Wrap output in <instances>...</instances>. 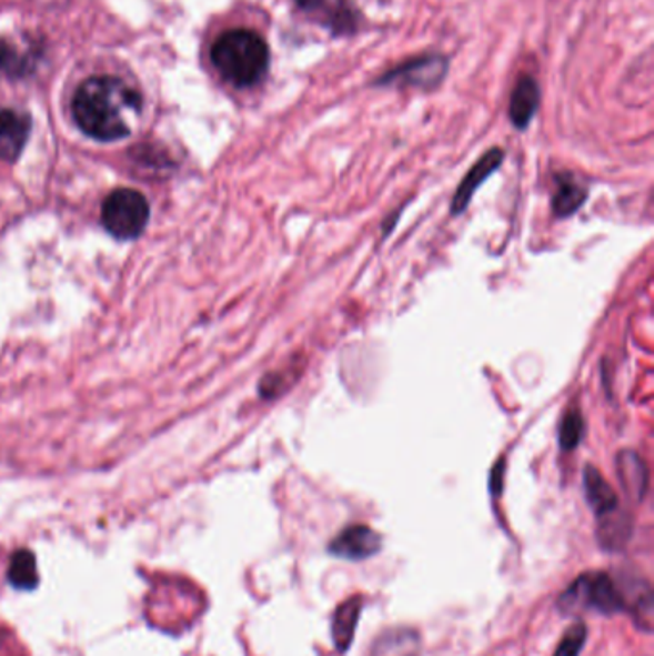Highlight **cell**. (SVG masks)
<instances>
[{
  "instance_id": "cell-1",
  "label": "cell",
  "mask_w": 654,
  "mask_h": 656,
  "mask_svg": "<svg viewBox=\"0 0 654 656\" xmlns=\"http://www.w3.org/2000/svg\"><path fill=\"white\" fill-rule=\"evenodd\" d=\"M141 107V94L123 79L100 75L79 87L71 110L83 133L97 141H120L131 133Z\"/></svg>"
},
{
  "instance_id": "cell-2",
  "label": "cell",
  "mask_w": 654,
  "mask_h": 656,
  "mask_svg": "<svg viewBox=\"0 0 654 656\" xmlns=\"http://www.w3.org/2000/svg\"><path fill=\"white\" fill-rule=\"evenodd\" d=\"M211 62L231 85L246 89L268 73L269 47L255 31L231 29L213 44Z\"/></svg>"
},
{
  "instance_id": "cell-3",
  "label": "cell",
  "mask_w": 654,
  "mask_h": 656,
  "mask_svg": "<svg viewBox=\"0 0 654 656\" xmlns=\"http://www.w3.org/2000/svg\"><path fill=\"white\" fill-rule=\"evenodd\" d=\"M561 607L569 613L595 610L601 614L622 613L626 608V593L603 572L577 578L569 592L561 595Z\"/></svg>"
},
{
  "instance_id": "cell-4",
  "label": "cell",
  "mask_w": 654,
  "mask_h": 656,
  "mask_svg": "<svg viewBox=\"0 0 654 656\" xmlns=\"http://www.w3.org/2000/svg\"><path fill=\"white\" fill-rule=\"evenodd\" d=\"M150 208L147 198L133 189H118L102 204V223L105 231L121 241L137 239L144 231Z\"/></svg>"
},
{
  "instance_id": "cell-5",
  "label": "cell",
  "mask_w": 654,
  "mask_h": 656,
  "mask_svg": "<svg viewBox=\"0 0 654 656\" xmlns=\"http://www.w3.org/2000/svg\"><path fill=\"white\" fill-rule=\"evenodd\" d=\"M447 71V60L440 54H424L398 65L395 70L384 73L380 85H409L419 89H434L442 83Z\"/></svg>"
},
{
  "instance_id": "cell-6",
  "label": "cell",
  "mask_w": 654,
  "mask_h": 656,
  "mask_svg": "<svg viewBox=\"0 0 654 656\" xmlns=\"http://www.w3.org/2000/svg\"><path fill=\"white\" fill-rule=\"evenodd\" d=\"M505 160V152L501 149L487 150L479 162L472 165L469 173L464 175L463 181L457 186V191L451 198V215H461L471 204L472 196L476 194L482 183H485L492 173L500 170L501 163Z\"/></svg>"
},
{
  "instance_id": "cell-7",
  "label": "cell",
  "mask_w": 654,
  "mask_h": 656,
  "mask_svg": "<svg viewBox=\"0 0 654 656\" xmlns=\"http://www.w3.org/2000/svg\"><path fill=\"white\" fill-rule=\"evenodd\" d=\"M382 547V537L369 526L355 524L350 528L342 529L331 545L334 557L348 558V561H363V558L373 557Z\"/></svg>"
},
{
  "instance_id": "cell-8",
  "label": "cell",
  "mask_w": 654,
  "mask_h": 656,
  "mask_svg": "<svg viewBox=\"0 0 654 656\" xmlns=\"http://www.w3.org/2000/svg\"><path fill=\"white\" fill-rule=\"evenodd\" d=\"M31 120L26 113L16 110L0 112V160L14 162L28 142Z\"/></svg>"
},
{
  "instance_id": "cell-9",
  "label": "cell",
  "mask_w": 654,
  "mask_h": 656,
  "mask_svg": "<svg viewBox=\"0 0 654 656\" xmlns=\"http://www.w3.org/2000/svg\"><path fill=\"white\" fill-rule=\"evenodd\" d=\"M542 102L540 85L532 75H522L514 85L511 102H509V118L519 131H524L534 120L535 112Z\"/></svg>"
},
{
  "instance_id": "cell-10",
  "label": "cell",
  "mask_w": 654,
  "mask_h": 656,
  "mask_svg": "<svg viewBox=\"0 0 654 656\" xmlns=\"http://www.w3.org/2000/svg\"><path fill=\"white\" fill-rule=\"evenodd\" d=\"M584 490L585 499L593 508V513L597 515L598 521L620 511L618 495L605 481V476L598 473L593 465H587L584 468Z\"/></svg>"
},
{
  "instance_id": "cell-11",
  "label": "cell",
  "mask_w": 654,
  "mask_h": 656,
  "mask_svg": "<svg viewBox=\"0 0 654 656\" xmlns=\"http://www.w3.org/2000/svg\"><path fill=\"white\" fill-rule=\"evenodd\" d=\"M587 196H590V192L584 184L577 181L576 176L561 173V175H556L555 194L551 200L553 213L559 219L572 218L585 204Z\"/></svg>"
},
{
  "instance_id": "cell-12",
  "label": "cell",
  "mask_w": 654,
  "mask_h": 656,
  "mask_svg": "<svg viewBox=\"0 0 654 656\" xmlns=\"http://www.w3.org/2000/svg\"><path fill=\"white\" fill-rule=\"evenodd\" d=\"M616 473H618L622 486L626 487L627 494H632L635 499H643V495L647 494L648 487V471L645 461L641 460V455L626 450L620 452L616 457Z\"/></svg>"
},
{
  "instance_id": "cell-13",
  "label": "cell",
  "mask_w": 654,
  "mask_h": 656,
  "mask_svg": "<svg viewBox=\"0 0 654 656\" xmlns=\"http://www.w3.org/2000/svg\"><path fill=\"white\" fill-rule=\"evenodd\" d=\"M421 642L411 629H392L374 643L373 656H419Z\"/></svg>"
},
{
  "instance_id": "cell-14",
  "label": "cell",
  "mask_w": 654,
  "mask_h": 656,
  "mask_svg": "<svg viewBox=\"0 0 654 656\" xmlns=\"http://www.w3.org/2000/svg\"><path fill=\"white\" fill-rule=\"evenodd\" d=\"M359 610H361V599L345 601L342 607L334 614V624H332V637L340 650H345L352 645L355 626H358Z\"/></svg>"
},
{
  "instance_id": "cell-15",
  "label": "cell",
  "mask_w": 654,
  "mask_h": 656,
  "mask_svg": "<svg viewBox=\"0 0 654 656\" xmlns=\"http://www.w3.org/2000/svg\"><path fill=\"white\" fill-rule=\"evenodd\" d=\"M8 579L18 589H33L39 582L36 557L28 549L16 551L8 566Z\"/></svg>"
},
{
  "instance_id": "cell-16",
  "label": "cell",
  "mask_w": 654,
  "mask_h": 656,
  "mask_svg": "<svg viewBox=\"0 0 654 656\" xmlns=\"http://www.w3.org/2000/svg\"><path fill=\"white\" fill-rule=\"evenodd\" d=\"M585 434V421L582 411L577 407L564 413L559 424V445L563 452H572L576 450L577 445L582 444Z\"/></svg>"
},
{
  "instance_id": "cell-17",
  "label": "cell",
  "mask_w": 654,
  "mask_h": 656,
  "mask_svg": "<svg viewBox=\"0 0 654 656\" xmlns=\"http://www.w3.org/2000/svg\"><path fill=\"white\" fill-rule=\"evenodd\" d=\"M585 637H587V632H585L584 624L572 626L564 635L555 656H580L584 649Z\"/></svg>"
},
{
  "instance_id": "cell-18",
  "label": "cell",
  "mask_w": 654,
  "mask_h": 656,
  "mask_svg": "<svg viewBox=\"0 0 654 656\" xmlns=\"http://www.w3.org/2000/svg\"><path fill=\"white\" fill-rule=\"evenodd\" d=\"M295 4L305 12H315L316 8L323 7L324 0H295Z\"/></svg>"
}]
</instances>
